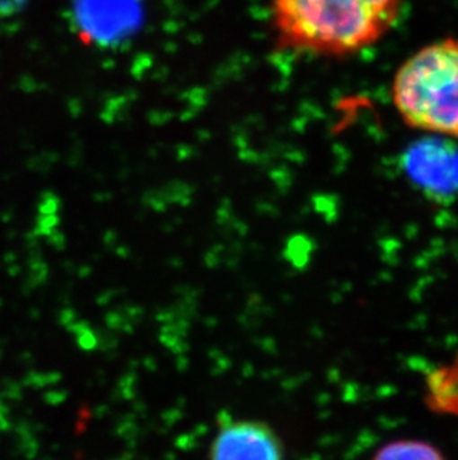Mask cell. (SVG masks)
I'll return each mask as SVG.
<instances>
[{
    "label": "cell",
    "instance_id": "6da1fadb",
    "mask_svg": "<svg viewBox=\"0 0 458 460\" xmlns=\"http://www.w3.org/2000/svg\"><path fill=\"white\" fill-rule=\"evenodd\" d=\"M403 0H271L278 49L321 57L353 56L378 44Z\"/></svg>",
    "mask_w": 458,
    "mask_h": 460
},
{
    "label": "cell",
    "instance_id": "7a4b0ae2",
    "mask_svg": "<svg viewBox=\"0 0 458 460\" xmlns=\"http://www.w3.org/2000/svg\"><path fill=\"white\" fill-rule=\"evenodd\" d=\"M390 94L405 126L458 137V38H444L408 57Z\"/></svg>",
    "mask_w": 458,
    "mask_h": 460
},
{
    "label": "cell",
    "instance_id": "3957f363",
    "mask_svg": "<svg viewBox=\"0 0 458 460\" xmlns=\"http://www.w3.org/2000/svg\"><path fill=\"white\" fill-rule=\"evenodd\" d=\"M286 448L273 426L258 419H229L213 437L208 460H285Z\"/></svg>",
    "mask_w": 458,
    "mask_h": 460
},
{
    "label": "cell",
    "instance_id": "277c9868",
    "mask_svg": "<svg viewBox=\"0 0 458 460\" xmlns=\"http://www.w3.org/2000/svg\"><path fill=\"white\" fill-rule=\"evenodd\" d=\"M423 401L435 414L458 419V355L428 371Z\"/></svg>",
    "mask_w": 458,
    "mask_h": 460
},
{
    "label": "cell",
    "instance_id": "5b68a950",
    "mask_svg": "<svg viewBox=\"0 0 458 460\" xmlns=\"http://www.w3.org/2000/svg\"><path fill=\"white\" fill-rule=\"evenodd\" d=\"M372 460H446L441 448L424 439H393L376 450Z\"/></svg>",
    "mask_w": 458,
    "mask_h": 460
}]
</instances>
